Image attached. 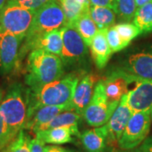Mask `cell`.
Masks as SVG:
<instances>
[{
    "label": "cell",
    "instance_id": "cell-1",
    "mask_svg": "<svg viewBox=\"0 0 152 152\" xmlns=\"http://www.w3.org/2000/svg\"><path fill=\"white\" fill-rule=\"evenodd\" d=\"M64 74L61 58L40 49L31 50L26 62L25 83L28 90L36 91L45 85L59 80Z\"/></svg>",
    "mask_w": 152,
    "mask_h": 152
},
{
    "label": "cell",
    "instance_id": "cell-2",
    "mask_svg": "<svg viewBox=\"0 0 152 152\" xmlns=\"http://www.w3.org/2000/svg\"><path fill=\"white\" fill-rule=\"evenodd\" d=\"M79 78L70 74L63 79L48 83L36 91L26 90L27 117L42 106H72Z\"/></svg>",
    "mask_w": 152,
    "mask_h": 152
},
{
    "label": "cell",
    "instance_id": "cell-3",
    "mask_svg": "<svg viewBox=\"0 0 152 152\" xmlns=\"http://www.w3.org/2000/svg\"><path fill=\"white\" fill-rule=\"evenodd\" d=\"M0 115L5 122L12 141L24 129L27 118L26 92L20 84H13L0 103Z\"/></svg>",
    "mask_w": 152,
    "mask_h": 152
},
{
    "label": "cell",
    "instance_id": "cell-4",
    "mask_svg": "<svg viewBox=\"0 0 152 152\" xmlns=\"http://www.w3.org/2000/svg\"><path fill=\"white\" fill-rule=\"evenodd\" d=\"M65 15L59 0H49L35 12L31 26L25 37L30 42L44 33L65 26Z\"/></svg>",
    "mask_w": 152,
    "mask_h": 152
},
{
    "label": "cell",
    "instance_id": "cell-5",
    "mask_svg": "<svg viewBox=\"0 0 152 152\" xmlns=\"http://www.w3.org/2000/svg\"><path fill=\"white\" fill-rule=\"evenodd\" d=\"M118 103L109 102L105 91V82L101 79L96 83L92 97L82 116L91 127L103 126L108 122Z\"/></svg>",
    "mask_w": 152,
    "mask_h": 152
},
{
    "label": "cell",
    "instance_id": "cell-6",
    "mask_svg": "<svg viewBox=\"0 0 152 152\" xmlns=\"http://www.w3.org/2000/svg\"><path fill=\"white\" fill-rule=\"evenodd\" d=\"M151 110L133 113L118 141L122 150H132L145 141L151 129Z\"/></svg>",
    "mask_w": 152,
    "mask_h": 152
},
{
    "label": "cell",
    "instance_id": "cell-7",
    "mask_svg": "<svg viewBox=\"0 0 152 152\" xmlns=\"http://www.w3.org/2000/svg\"><path fill=\"white\" fill-rule=\"evenodd\" d=\"M35 12L18 6L5 5L0 10V32L26 37Z\"/></svg>",
    "mask_w": 152,
    "mask_h": 152
},
{
    "label": "cell",
    "instance_id": "cell-8",
    "mask_svg": "<svg viewBox=\"0 0 152 152\" xmlns=\"http://www.w3.org/2000/svg\"><path fill=\"white\" fill-rule=\"evenodd\" d=\"M63 48L61 59L65 64H71L81 60L87 53V46L74 26L66 25L61 28Z\"/></svg>",
    "mask_w": 152,
    "mask_h": 152
},
{
    "label": "cell",
    "instance_id": "cell-9",
    "mask_svg": "<svg viewBox=\"0 0 152 152\" xmlns=\"http://www.w3.org/2000/svg\"><path fill=\"white\" fill-rule=\"evenodd\" d=\"M132 114L133 111L128 104L127 95H125L121 99L108 122L105 124L107 130V145L114 150L118 147V141Z\"/></svg>",
    "mask_w": 152,
    "mask_h": 152
},
{
    "label": "cell",
    "instance_id": "cell-10",
    "mask_svg": "<svg viewBox=\"0 0 152 152\" xmlns=\"http://www.w3.org/2000/svg\"><path fill=\"white\" fill-rule=\"evenodd\" d=\"M25 37L9 33L3 34L0 41V72L2 74H10L17 66L20 47Z\"/></svg>",
    "mask_w": 152,
    "mask_h": 152
},
{
    "label": "cell",
    "instance_id": "cell-11",
    "mask_svg": "<svg viewBox=\"0 0 152 152\" xmlns=\"http://www.w3.org/2000/svg\"><path fill=\"white\" fill-rule=\"evenodd\" d=\"M139 80L123 69L112 72L104 80L106 95L109 102H119L123 96L130 91L131 85H134Z\"/></svg>",
    "mask_w": 152,
    "mask_h": 152
},
{
    "label": "cell",
    "instance_id": "cell-12",
    "mask_svg": "<svg viewBox=\"0 0 152 152\" xmlns=\"http://www.w3.org/2000/svg\"><path fill=\"white\" fill-rule=\"evenodd\" d=\"M63 48V37L61 29H56L37 37L34 38L30 42H26L21 48V55H24L28 51L34 49H40L60 57Z\"/></svg>",
    "mask_w": 152,
    "mask_h": 152
},
{
    "label": "cell",
    "instance_id": "cell-13",
    "mask_svg": "<svg viewBox=\"0 0 152 152\" xmlns=\"http://www.w3.org/2000/svg\"><path fill=\"white\" fill-rule=\"evenodd\" d=\"M123 69L140 80H152V50H145L128 57Z\"/></svg>",
    "mask_w": 152,
    "mask_h": 152
},
{
    "label": "cell",
    "instance_id": "cell-14",
    "mask_svg": "<svg viewBox=\"0 0 152 152\" xmlns=\"http://www.w3.org/2000/svg\"><path fill=\"white\" fill-rule=\"evenodd\" d=\"M127 101L133 113L152 107V80H139L127 94Z\"/></svg>",
    "mask_w": 152,
    "mask_h": 152
},
{
    "label": "cell",
    "instance_id": "cell-15",
    "mask_svg": "<svg viewBox=\"0 0 152 152\" xmlns=\"http://www.w3.org/2000/svg\"><path fill=\"white\" fill-rule=\"evenodd\" d=\"M101 78L96 74H88L79 81L72 100L73 110L83 115L85 109L92 97L95 86Z\"/></svg>",
    "mask_w": 152,
    "mask_h": 152
},
{
    "label": "cell",
    "instance_id": "cell-16",
    "mask_svg": "<svg viewBox=\"0 0 152 152\" xmlns=\"http://www.w3.org/2000/svg\"><path fill=\"white\" fill-rule=\"evenodd\" d=\"M73 110L71 106H42L34 111L26 118L24 129H29L34 134L40 130L62 112Z\"/></svg>",
    "mask_w": 152,
    "mask_h": 152
},
{
    "label": "cell",
    "instance_id": "cell-17",
    "mask_svg": "<svg viewBox=\"0 0 152 152\" xmlns=\"http://www.w3.org/2000/svg\"><path fill=\"white\" fill-rule=\"evenodd\" d=\"M80 133L78 126L72 127H58L46 130L38 131L35 136L42 140L44 143L52 145H64L74 141L72 136L80 137Z\"/></svg>",
    "mask_w": 152,
    "mask_h": 152
},
{
    "label": "cell",
    "instance_id": "cell-18",
    "mask_svg": "<svg viewBox=\"0 0 152 152\" xmlns=\"http://www.w3.org/2000/svg\"><path fill=\"white\" fill-rule=\"evenodd\" d=\"M107 30V29L99 30L90 46L93 60L96 67L100 69H103L107 64L110 57L113 53L106 37Z\"/></svg>",
    "mask_w": 152,
    "mask_h": 152
},
{
    "label": "cell",
    "instance_id": "cell-19",
    "mask_svg": "<svg viewBox=\"0 0 152 152\" xmlns=\"http://www.w3.org/2000/svg\"><path fill=\"white\" fill-rule=\"evenodd\" d=\"M107 130L106 125L84 131L80 139L87 152H104L107 145Z\"/></svg>",
    "mask_w": 152,
    "mask_h": 152
},
{
    "label": "cell",
    "instance_id": "cell-20",
    "mask_svg": "<svg viewBox=\"0 0 152 152\" xmlns=\"http://www.w3.org/2000/svg\"><path fill=\"white\" fill-rule=\"evenodd\" d=\"M73 26L75 27L78 32L80 33V35L81 36L86 44L88 47H90L93 38L99 31L96 24L94 22L90 15V10L84 13L74 23Z\"/></svg>",
    "mask_w": 152,
    "mask_h": 152
},
{
    "label": "cell",
    "instance_id": "cell-21",
    "mask_svg": "<svg viewBox=\"0 0 152 152\" xmlns=\"http://www.w3.org/2000/svg\"><path fill=\"white\" fill-rule=\"evenodd\" d=\"M90 15L99 30L108 29L113 26L116 20L115 11L108 7L91 6Z\"/></svg>",
    "mask_w": 152,
    "mask_h": 152
},
{
    "label": "cell",
    "instance_id": "cell-22",
    "mask_svg": "<svg viewBox=\"0 0 152 152\" xmlns=\"http://www.w3.org/2000/svg\"><path fill=\"white\" fill-rule=\"evenodd\" d=\"M81 116L82 115L76 113L75 110H69V111L62 112L61 113L57 115L52 121H50L48 124L44 125L39 131L46 130V129L58 128V127L78 126V124L81 118Z\"/></svg>",
    "mask_w": 152,
    "mask_h": 152
},
{
    "label": "cell",
    "instance_id": "cell-23",
    "mask_svg": "<svg viewBox=\"0 0 152 152\" xmlns=\"http://www.w3.org/2000/svg\"><path fill=\"white\" fill-rule=\"evenodd\" d=\"M133 23L142 33L152 32V1L137 8Z\"/></svg>",
    "mask_w": 152,
    "mask_h": 152
},
{
    "label": "cell",
    "instance_id": "cell-24",
    "mask_svg": "<svg viewBox=\"0 0 152 152\" xmlns=\"http://www.w3.org/2000/svg\"><path fill=\"white\" fill-rule=\"evenodd\" d=\"M59 2L65 15V26H73L84 13L90 10V8L83 5L78 0H59Z\"/></svg>",
    "mask_w": 152,
    "mask_h": 152
},
{
    "label": "cell",
    "instance_id": "cell-25",
    "mask_svg": "<svg viewBox=\"0 0 152 152\" xmlns=\"http://www.w3.org/2000/svg\"><path fill=\"white\" fill-rule=\"evenodd\" d=\"M31 137L27 134L24 129L19 132L17 136L6 147L4 152H31L30 144Z\"/></svg>",
    "mask_w": 152,
    "mask_h": 152
},
{
    "label": "cell",
    "instance_id": "cell-26",
    "mask_svg": "<svg viewBox=\"0 0 152 152\" xmlns=\"http://www.w3.org/2000/svg\"><path fill=\"white\" fill-rule=\"evenodd\" d=\"M114 27L119 34L120 37L122 38V40L127 46H129L131 41H133L134 38L141 34L139 28L137 27L134 23L133 24L129 22L119 23L114 26Z\"/></svg>",
    "mask_w": 152,
    "mask_h": 152
},
{
    "label": "cell",
    "instance_id": "cell-27",
    "mask_svg": "<svg viewBox=\"0 0 152 152\" xmlns=\"http://www.w3.org/2000/svg\"><path fill=\"white\" fill-rule=\"evenodd\" d=\"M137 10L135 0H117L115 13L123 20L129 21L134 19Z\"/></svg>",
    "mask_w": 152,
    "mask_h": 152
},
{
    "label": "cell",
    "instance_id": "cell-28",
    "mask_svg": "<svg viewBox=\"0 0 152 152\" xmlns=\"http://www.w3.org/2000/svg\"><path fill=\"white\" fill-rule=\"evenodd\" d=\"M106 37H107V42H108L112 53L119 52L127 47V45L124 42L122 38L120 37L119 34L118 33L114 26H111L107 30Z\"/></svg>",
    "mask_w": 152,
    "mask_h": 152
},
{
    "label": "cell",
    "instance_id": "cell-29",
    "mask_svg": "<svg viewBox=\"0 0 152 152\" xmlns=\"http://www.w3.org/2000/svg\"><path fill=\"white\" fill-rule=\"evenodd\" d=\"M49 0H8L6 6H18L30 10L37 11Z\"/></svg>",
    "mask_w": 152,
    "mask_h": 152
},
{
    "label": "cell",
    "instance_id": "cell-30",
    "mask_svg": "<svg viewBox=\"0 0 152 152\" xmlns=\"http://www.w3.org/2000/svg\"><path fill=\"white\" fill-rule=\"evenodd\" d=\"M10 142L7 125L0 115V150L8 146Z\"/></svg>",
    "mask_w": 152,
    "mask_h": 152
},
{
    "label": "cell",
    "instance_id": "cell-31",
    "mask_svg": "<svg viewBox=\"0 0 152 152\" xmlns=\"http://www.w3.org/2000/svg\"><path fill=\"white\" fill-rule=\"evenodd\" d=\"M45 143L37 137H34L31 140L30 150L31 152H44Z\"/></svg>",
    "mask_w": 152,
    "mask_h": 152
},
{
    "label": "cell",
    "instance_id": "cell-32",
    "mask_svg": "<svg viewBox=\"0 0 152 152\" xmlns=\"http://www.w3.org/2000/svg\"><path fill=\"white\" fill-rule=\"evenodd\" d=\"M90 3H91V6L108 7L115 11L117 0H90Z\"/></svg>",
    "mask_w": 152,
    "mask_h": 152
},
{
    "label": "cell",
    "instance_id": "cell-33",
    "mask_svg": "<svg viewBox=\"0 0 152 152\" xmlns=\"http://www.w3.org/2000/svg\"><path fill=\"white\" fill-rule=\"evenodd\" d=\"M137 152H152V138L145 140Z\"/></svg>",
    "mask_w": 152,
    "mask_h": 152
},
{
    "label": "cell",
    "instance_id": "cell-34",
    "mask_svg": "<svg viewBox=\"0 0 152 152\" xmlns=\"http://www.w3.org/2000/svg\"><path fill=\"white\" fill-rule=\"evenodd\" d=\"M44 152H67V151L58 145H47L44 147Z\"/></svg>",
    "mask_w": 152,
    "mask_h": 152
},
{
    "label": "cell",
    "instance_id": "cell-35",
    "mask_svg": "<svg viewBox=\"0 0 152 152\" xmlns=\"http://www.w3.org/2000/svg\"><path fill=\"white\" fill-rule=\"evenodd\" d=\"M151 1L152 0H135L136 6H137V8H140V7L145 5V4H146Z\"/></svg>",
    "mask_w": 152,
    "mask_h": 152
},
{
    "label": "cell",
    "instance_id": "cell-36",
    "mask_svg": "<svg viewBox=\"0 0 152 152\" xmlns=\"http://www.w3.org/2000/svg\"><path fill=\"white\" fill-rule=\"evenodd\" d=\"M80 4H82L83 5H85L87 8H90L91 7V3H90V0H78Z\"/></svg>",
    "mask_w": 152,
    "mask_h": 152
},
{
    "label": "cell",
    "instance_id": "cell-37",
    "mask_svg": "<svg viewBox=\"0 0 152 152\" xmlns=\"http://www.w3.org/2000/svg\"><path fill=\"white\" fill-rule=\"evenodd\" d=\"M7 1H8V0H0V10L6 5Z\"/></svg>",
    "mask_w": 152,
    "mask_h": 152
},
{
    "label": "cell",
    "instance_id": "cell-38",
    "mask_svg": "<svg viewBox=\"0 0 152 152\" xmlns=\"http://www.w3.org/2000/svg\"><path fill=\"white\" fill-rule=\"evenodd\" d=\"M4 96V91L2 89H0V103H1V102H2Z\"/></svg>",
    "mask_w": 152,
    "mask_h": 152
},
{
    "label": "cell",
    "instance_id": "cell-39",
    "mask_svg": "<svg viewBox=\"0 0 152 152\" xmlns=\"http://www.w3.org/2000/svg\"><path fill=\"white\" fill-rule=\"evenodd\" d=\"M151 121H152V107L151 109Z\"/></svg>",
    "mask_w": 152,
    "mask_h": 152
},
{
    "label": "cell",
    "instance_id": "cell-40",
    "mask_svg": "<svg viewBox=\"0 0 152 152\" xmlns=\"http://www.w3.org/2000/svg\"><path fill=\"white\" fill-rule=\"evenodd\" d=\"M2 36H3V34L0 32V41H1V38H2Z\"/></svg>",
    "mask_w": 152,
    "mask_h": 152
},
{
    "label": "cell",
    "instance_id": "cell-41",
    "mask_svg": "<svg viewBox=\"0 0 152 152\" xmlns=\"http://www.w3.org/2000/svg\"><path fill=\"white\" fill-rule=\"evenodd\" d=\"M67 152H74V151H67Z\"/></svg>",
    "mask_w": 152,
    "mask_h": 152
},
{
    "label": "cell",
    "instance_id": "cell-42",
    "mask_svg": "<svg viewBox=\"0 0 152 152\" xmlns=\"http://www.w3.org/2000/svg\"></svg>",
    "mask_w": 152,
    "mask_h": 152
}]
</instances>
